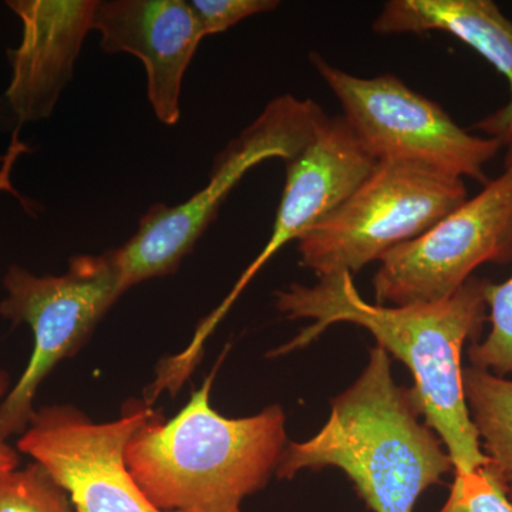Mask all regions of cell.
<instances>
[{
    "instance_id": "d6986e66",
    "label": "cell",
    "mask_w": 512,
    "mask_h": 512,
    "mask_svg": "<svg viewBox=\"0 0 512 512\" xmlns=\"http://www.w3.org/2000/svg\"><path fill=\"white\" fill-rule=\"evenodd\" d=\"M20 127L13 131L12 143H10L8 153L2 157V165H0V192L9 191L19 197L18 192L13 190L12 181H10V175H12L13 165L18 160L20 154L29 153V148L26 147L25 143L19 140Z\"/></svg>"
},
{
    "instance_id": "2e32d148",
    "label": "cell",
    "mask_w": 512,
    "mask_h": 512,
    "mask_svg": "<svg viewBox=\"0 0 512 512\" xmlns=\"http://www.w3.org/2000/svg\"><path fill=\"white\" fill-rule=\"evenodd\" d=\"M0 512H76L66 490L33 461L0 476Z\"/></svg>"
},
{
    "instance_id": "ac0fdd59",
    "label": "cell",
    "mask_w": 512,
    "mask_h": 512,
    "mask_svg": "<svg viewBox=\"0 0 512 512\" xmlns=\"http://www.w3.org/2000/svg\"><path fill=\"white\" fill-rule=\"evenodd\" d=\"M205 37L227 32L242 20L278 8L276 0H192Z\"/></svg>"
},
{
    "instance_id": "5bb4252c",
    "label": "cell",
    "mask_w": 512,
    "mask_h": 512,
    "mask_svg": "<svg viewBox=\"0 0 512 512\" xmlns=\"http://www.w3.org/2000/svg\"><path fill=\"white\" fill-rule=\"evenodd\" d=\"M464 396L485 456L500 470L512 501V379L463 369Z\"/></svg>"
},
{
    "instance_id": "7a4b0ae2",
    "label": "cell",
    "mask_w": 512,
    "mask_h": 512,
    "mask_svg": "<svg viewBox=\"0 0 512 512\" xmlns=\"http://www.w3.org/2000/svg\"><path fill=\"white\" fill-rule=\"evenodd\" d=\"M420 416L413 389L397 386L389 353L376 345L359 379L332 400L322 430L286 446L276 477L340 468L373 512H413L420 495L454 471L444 444Z\"/></svg>"
},
{
    "instance_id": "4fadbf2b",
    "label": "cell",
    "mask_w": 512,
    "mask_h": 512,
    "mask_svg": "<svg viewBox=\"0 0 512 512\" xmlns=\"http://www.w3.org/2000/svg\"><path fill=\"white\" fill-rule=\"evenodd\" d=\"M380 35L444 32L476 50L510 86V100L474 128L503 143L512 130V22L493 0H390L373 22Z\"/></svg>"
},
{
    "instance_id": "5b68a950",
    "label": "cell",
    "mask_w": 512,
    "mask_h": 512,
    "mask_svg": "<svg viewBox=\"0 0 512 512\" xmlns=\"http://www.w3.org/2000/svg\"><path fill=\"white\" fill-rule=\"evenodd\" d=\"M468 198L464 180L429 165L379 161L355 192L298 239L305 268L318 278L356 274L412 241Z\"/></svg>"
},
{
    "instance_id": "44dd1931",
    "label": "cell",
    "mask_w": 512,
    "mask_h": 512,
    "mask_svg": "<svg viewBox=\"0 0 512 512\" xmlns=\"http://www.w3.org/2000/svg\"><path fill=\"white\" fill-rule=\"evenodd\" d=\"M503 147H505L504 170L512 171V130L504 138Z\"/></svg>"
},
{
    "instance_id": "30bf717a",
    "label": "cell",
    "mask_w": 512,
    "mask_h": 512,
    "mask_svg": "<svg viewBox=\"0 0 512 512\" xmlns=\"http://www.w3.org/2000/svg\"><path fill=\"white\" fill-rule=\"evenodd\" d=\"M285 163V188L271 237L239 276L227 298L198 325L190 345L178 353V363L185 369L197 367L205 342L266 262L348 200L372 173L377 161L340 116L326 117L308 146Z\"/></svg>"
},
{
    "instance_id": "ba28073f",
    "label": "cell",
    "mask_w": 512,
    "mask_h": 512,
    "mask_svg": "<svg viewBox=\"0 0 512 512\" xmlns=\"http://www.w3.org/2000/svg\"><path fill=\"white\" fill-rule=\"evenodd\" d=\"M512 261V171L488 181L476 197L380 259L377 303L390 306L450 298L483 264Z\"/></svg>"
},
{
    "instance_id": "277c9868",
    "label": "cell",
    "mask_w": 512,
    "mask_h": 512,
    "mask_svg": "<svg viewBox=\"0 0 512 512\" xmlns=\"http://www.w3.org/2000/svg\"><path fill=\"white\" fill-rule=\"evenodd\" d=\"M326 117L322 107L311 99L285 94L272 100L218 157L201 191L177 207L153 205L141 218L136 234L123 247L113 249L126 291L140 282L177 271L245 174L269 158L289 161L298 156Z\"/></svg>"
},
{
    "instance_id": "7c38bea8",
    "label": "cell",
    "mask_w": 512,
    "mask_h": 512,
    "mask_svg": "<svg viewBox=\"0 0 512 512\" xmlns=\"http://www.w3.org/2000/svg\"><path fill=\"white\" fill-rule=\"evenodd\" d=\"M8 6L22 20L23 36L8 52L13 74L6 100L22 127L55 110L93 30L97 0H10Z\"/></svg>"
},
{
    "instance_id": "3957f363",
    "label": "cell",
    "mask_w": 512,
    "mask_h": 512,
    "mask_svg": "<svg viewBox=\"0 0 512 512\" xmlns=\"http://www.w3.org/2000/svg\"><path fill=\"white\" fill-rule=\"evenodd\" d=\"M217 369L177 416L156 412L124 451L138 487L158 510L242 512L276 473L286 448V417L278 404L255 416L229 419L212 409Z\"/></svg>"
},
{
    "instance_id": "e0dca14e",
    "label": "cell",
    "mask_w": 512,
    "mask_h": 512,
    "mask_svg": "<svg viewBox=\"0 0 512 512\" xmlns=\"http://www.w3.org/2000/svg\"><path fill=\"white\" fill-rule=\"evenodd\" d=\"M439 512H512L504 478L493 461L468 473L454 471L450 494Z\"/></svg>"
},
{
    "instance_id": "8fae6325",
    "label": "cell",
    "mask_w": 512,
    "mask_h": 512,
    "mask_svg": "<svg viewBox=\"0 0 512 512\" xmlns=\"http://www.w3.org/2000/svg\"><path fill=\"white\" fill-rule=\"evenodd\" d=\"M92 29L100 33L104 52L143 62L154 114L165 126L177 124L184 74L205 37L190 2L97 0Z\"/></svg>"
},
{
    "instance_id": "6da1fadb",
    "label": "cell",
    "mask_w": 512,
    "mask_h": 512,
    "mask_svg": "<svg viewBox=\"0 0 512 512\" xmlns=\"http://www.w3.org/2000/svg\"><path fill=\"white\" fill-rule=\"evenodd\" d=\"M487 282L473 276L450 298L406 306L365 301L349 272L319 278L313 286L292 284L275 293L276 309L313 323L268 356L305 348L336 323L369 330L377 345L409 367L427 426L446 446L454 471L468 473L490 461L468 412L461 366L464 346L478 342L488 322Z\"/></svg>"
},
{
    "instance_id": "9c48e42d",
    "label": "cell",
    "mask_w": 512,
    "mask_h": 512,
    "mask_svg": "<svg viewBox=\"0 0 512 512\" xmlns=\"http://www.w3.org/2000/svg\"><path fill=\"white\" fill-rule=\"evenodd\" d=\"M154 414L130 400L119 419L94 423L70 404H52L33 414L18 450L49 471L76 512H167L148 500L124 460L128 441Z\"/></svg>"
},
{
    "instance_id": "9a60e30c",
    "label": "cell",
    "mask_w": 512,
    "mask_h": 512,
    "mask_svg": "<svg viewBox=\"0 0 512 512\" xmlns=\"http://www.w3.org/2000/svg\"><path fill=\"white\" fill-rule=\"evenodd\" d=\"M485 302L491 330L481 342L471 343L468 359L476 369L512 379V276L503 284L488 281Z\"/></svg>"
},
{
    "instance_id": "ffe728a7",
    "label": "cell",
    "mask_w": 512,
    "mask_h": 512,
    "mask_svg": "<svg viewBox=\"0 0 512 512\" xmlns=\"http://www.w3.org/2000/svg\"><path fill=\"white\" fill-rule=\"evenodd\" d=\"M9 376L8 373L0 370V399L8 392ZM19 456L12 447L6 444V440L0 437V476L8 474L10 471L18 470Z\"/></svg>"
},
{
    "instance_id": "52a82bcc",
    "label": "cell",
    "mask_w": 512,
    "mask_h": 512,
    "mask_svg": "<svg viewBox=\"0 0 512 512\" xmlns=\"http://www.w3.org/2000/svg\"><path fill=\"white\" fill-rule=\"evenodd\" d=\"M311 62L343 109L353 133L379 161H410L487 184L485 165L503 148L498 138L458 126L436 101L393 74L359 77L312 53Z\"/></svg>"
},
{
    "instance_id": "8992f818",
    "label": "cell",
    "mask_w": 512,
    "mask_h": 512,
    "mask_svg": "<svg viewBox=\"0 0 512 512\" xmlns=\"http://www.w3.org/2000/svg\"><path fill=\"white\" fill-rule=\"evenodd\" d=\"M8 296L0 316L33 332V353L19 382L0 404V437L25 433L36 410L37 390L62 360L72 357L97 323L126 293L113 249L103 255L74 256L60 276H36L10 266L3 279Z\"/></svg>"
}]
</instances>
